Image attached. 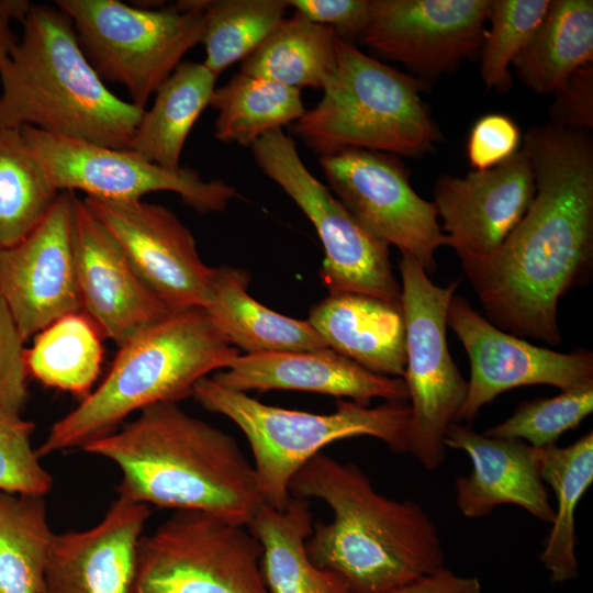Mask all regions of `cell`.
<instances>
[{
    "mask_svg": "<svg viewBox=\"0 0 593 593\" xmlns=\"http://www.w3.org/2000/svg\"><path fill=\"white\" fill-rule=\"evenodd\" d=\"M535 195L523 219L484 260L461 265L496 327L561 344L560 298L593 264V142L589 131L553 123L524 136Z\"/></svg>",
    "mask_w": 593,
    "mask_h": 593,
    "instance_id": "cell-1",
    "label": "cell"
},
{
    "mask_svg": "<svg viewBox=\"0 0 593 593\" xmlns=\"http://www.w3.org/2000/svg\"><path fill=\"white\" fill-rule=\"evenodd\" d=\"M289 491L331 508L333 519L313 525L305 550L316 567L340 575L353 593H385L445 567L430 515L413 500L377 492L357 465L318 452L294 474Z\"/></svg>",
    "mask_w": 593,
    "mask_h": 593,
    "instance_id": "cell-2",
    "label": "cell"
},
{
    "mask_svg": "<svg viewBox=\"0 0 593 593\" xmlns=\"http://www.w3.org/2000/svg\"><path fill=\"white\" fill-rule=\"evenodd\" d=\"M81 449L116 465L118 494L149 506L203 511L247 526L265 504L236 439L175 402L143 409Z\"/></svg>",
    "mask_w": 593,
    "mask_h": 593,
    "instance_id": "cell-3",
    "label": "cell"
},
{
    "mask_svg": "<svg viewBox=\"0 0 593 593\" xmlns=\"http://www.w3.org/2000/svg\"><path fill=\"white\" fill-rule=\"evenodd\" d=\"M0 74V127L131 149L144 109L116 97L86 57L71 19L32 4Z\"/></svg>",
    "mask_w": 593,
    "mask_h": 593,
    "instance_id": "cell-4",
    "label": "cell"
},
{
    "mask_svg": "<svg viewBox=\"0 0 593 593\" xmlns=\"http://www.w3.org/2000/svg\"><path fill=\"white\" fill-rule=\"evenodd\" d=\"M119 348L101 383L52 425L40 457L81 449L135 411L192 396L199 380L239 356L201 307L170 312Z\"/></svg>",
    "mask_w": 593,
    "mask_h": 593,
    "instance_id": "cell-5",
    "label": "cell"
},
{
    "mask_svg": "<svg viewBox=\"0 0 593 593\" xmlns=\"http://www.w3.org/2000/svg\"><path fill=\"white\" fill-rule=\"evenodd\" d=\"M421 83L339 38L323 97L293 123V133L320 157L350 148L422 156L441 134L423 103Z\"/></svg>",
    "mask_w": 593,
    "mask_h": 593,
    "instance_id": "cell-6",
    "label": "cell"
},
{
    "mask_svg": "<svg viewBox=\"0 0 593 593\" xmlns=\"http://www.w3.org/2000/svg\"><path fill=\"white\" fill-rule=\"evenodd\" d=\"M192 396L205 410L230 418L244 433L265 503L278 510L291 497L289 485L294 474L331 443L370 436L393 452H409V402L369 407L338 400L334 412L315 414L264 404L211 377L195 383Z\"/></svg>",
    "mask_w": 593,
    "mask_h": 593,
    "instance_id": "cell-7",
    "label": "cell"
},
{
    "mask_svg": "<svg viewBox=\"0 0 593 593\" xmlns=\"http://www.w3.org/2000/svg\"><path fill=\"white\" fill-rule=\"evenodd\" d=\"M55 5L71 19L100 78L123 86L144 110L187 52L201 43L203 0L158 9L120 0H56Z\"/></svg>",
    "mask_w": 593,
    "mask_h": 593,
    "instance_id": "cell-8",
    "label": "cell"
},
{
    "mask_svg": "<svg viewBox=\"0 0 593 593\" xmlns=\"http://www.w3.org/2000/svg\"><path fill=\"white\" fill-rule=\"evenodd\" d=\"M261 557L247 526L176 510L139 538L131 593H269Z\"/></svg>",
    "mask_w": 593,
    "mask_h": 593,
    "instance_id": "cell-9",
    "label": "cell"
},
{
    "mask_svg": "<svg viewBox=\"0 0 593 593\" xmlns=\"http://www.w3.org/2000/svg\"><path fill=\"white\" fill-rule=\"evenodd\" d=\"M406 366L403 380L411 406L409 452L427 470L441 466L446 432L456 422L468 382L455 365L446 337L447 311L460 280L435 284L421 264L401 254Z\"/></svg>",
    "mask_w": 593,
    "mask_h": 593,
    "instance_id": "cell-10",
    "label": "cell"
},
{
    "mask_svg": "<svg viewBox=\"0 0 593 593\" xmlns=\"http://www.w3.org/2000/svg\"><path fill=\"white\" fill-rule=\"evenodd\" d=\"M261 171L276 182L315 227L324 248L320 278L329 294L357 293L401 304V283L389 245L372 235L307 169L292 137L270 132L251 146Z\"/></svg>",
    "mask_w": 593,
    "mask_h": 593,
    "instance_id": "cell-11",
    "label": "cell"
},
{
    "mask_svg": "<svg viewBox=\"0 0 593 593\" xmlns=\"http://www.w3.org/2000/svg\"><path fill=\"white\" fill-rule=\"evenodd\" d=\"M20 130L59 192L79 190L89 198L127 201L170 191L201 213L224 211L237 197L236 189L223 180H205L188 167L164 168L132 149L60 137L32 126Z\"/></svg>",
    "mask_w": 593,
    "mask_h": 593,
    "instance_id": "cell-12",
    "label": "cell"
},
{
    "mask_svg": "<svg viewBox=\"0 0 593 593\" xmlns=\"http://www.w3.org/2000/svg\"><path fill=\"white\" fill-rule=\"evenodd\" d=\"M318 163L329 190L366 230L435 272V253L447 238L434 202L415 192L396 156L350 148L321 156Z\"/></svg>",
    "mask_w": 593,
    "mask_h": 593,
    "instance_id": "cell-13",
    "label": "cell"
},
{
    "mask_svg": "<svg viewBox=\"0 0 593 593\" xmlns=\"http://www.w3.org/2000/svg\"><path fill=\"white\" fill-rule=\"evenodd\" d=\"M447 326L462 343L471 369L456 422L470 423L484 405L514 388L546 384L567 391L593 385L592 351L564 354L535 346L493 325L462 296L451 298Z\"/></svg>",
    "mask_w": 593,
    "mask_h": 593,
    "instance_id": "cell-14",
    "label": "cell"
},
{
    "mask_svg": "<svg viewBox=\"0 0 593 593\" xmlns=\"http://www.w3.org/2000/svg\"><path fill=\"white\" fill-rule=\"evenodd\" d=\"M83 201L170 312L204 309L213 268L202 261L192 233L175 213L142 199Z\"/></svg>",
    "mask_w": 593,
    "mask_h": 593,
    "instance_id": "cell-15",
    "label": "cell"
},
{
    "mask_svg": "<svg viewBox=\"0 0 593 593\" xmlns=\"http://www.w3.org/2000/svg\"><path fill=\"white\" fill-rule=\"evenodd\" d=\"M75 192L60 191L42 221L19 243L0 247V294L22 338L81 312L72 246Z\"/></svg>",
    "mask_w": 593,
    "mask_h": 593,
    "instance_id": "cell-16",
    "label": "cell"
},
{
    "mask_svg": "<svg viewBox=\"0 0 593 593\" xmlns=\"http://www.w3.org/2000/svg\"><path fill=\"white\" fill-rule=\"evenodd\" d=\"M491 0H371L361 42L419 75L457 68L481 49Z\"/></svg>",
    "mask_w": 593,
    "mask_h": 593,
    "instance_id": "cell-17",
    "label": "cell"
},
{
    "mask_svg": "<svg viewBox=\"0 0 593 593\" xmlns=\"http://www.w3.org/2000/svg\"><path fill=\"white\" fill-rule=\"evenodd\" d=\"M535 195L530 158L524 147L506 161L465 177L443 176L434 204L461 265L492 256L525 215Z\"/></svg>",
    "mask_w": 593,
    "mask_h": 593,
    "instance_id": "cell-18",
    "label": "cell"
},
{
    "mask_svg": "<svg viewBox=\"0 0 593 593\" xmlns=\"http://www.w3.org/2000/svg\"><path fill=\"white\" fill-rule=\"evenodd\" d=\"M72 246L82 312L118 346L170 313L76 194Z\"/></svg>",
    "mask_w": 593,
    "mask_h": 593,
    "instance_id": "cell-19",
    "label": "cell"
},
{
    "mask_svg": "<svg viewBox=\"0 0 593 593\" xmlns=\"http://www.w3.org/2000/svg\"><path fill=\"white\" fill-rule=\"evenodd\" d=\"M150 514L149 505L118 494L93 527L54 534L42 593H131Z\"/></svg>",
    "mask_w": 593,
    "mask_h": 593,
    "instance_id": "cell-20",
    "label": "cell"
},
{
    "mask_svg": "<svg viewBox=\"0 0 593 593\" xmlns=\"http://www.w3.org/2000/svg\"><path fill=\"white\" fill-rule=\"evenodd\" d=\"M446 447L465 451L471 460L469 475L455 482V503L467 518H482L499 505L522 507L551 524L555 508L540 477L537 448L519 439L489 437L469 424L451 423Z\"/></svg>",
    "mask_w": 593,
    "mask_h": 593,
    "instance_id": "cell-21",
    "label": "cell"
},
{
    "mask_svg": "<svg viewBox=\"0 0 593 593\" xmlns=\"http://www.w3.org/2000/svg\"><path fill=\"white\" fill-rule=\"evenodd\" d=\"M211 378L245 393L278 389L348 398L362 405L372 399L409 402L403 378L369 371L331 348L239 355Z\"/></svg>",
    "mask_w": 593,
    "mask_h": 593,
    "instance_id": "cell-22",
    "label": "cell"
},
{
    "mask_svg": "<svg viewBox=\"0 0 593 593\" xmlns=\"http://www.w3.org/2000/svg\"><path fill=\"white\" fill-rule=\"evenodd\" d=\"M306 321L335 353L374 373L403 378L402 303L357 293L328 294L311 309Z\"/></svg>",
    "mask_w": 593,
    "mask_h": 593,
    "instance_id": "cell-23",
    "label": "cell"
},
{
    "mask_svg": "<svg viewBox=\"0 0 593 593\" xmlns=\"http://www.w3.org/2000/svg\"><path fill=\"white\" fill-rule=\"evenodd\" d=\"M249 280L244 269L213 268L204 310L233 346L246 354L328 348L307 321L278 313L249 295Z\"/></svg>",
    "mask_w": 593,
    "mask_h": 593,
    "instance_id": "cell-24",
    "label": "cell"
},
{
    "mask_svg": "<svg viewBox=\"0 0 593 593\" xmlns=\"http://www.w3.org/2000/svg\"><path fill=\"white\" fill-rule=\"evenodd\" d=\"M247 528L261 545L269 593H353L340 575L316 567L306 553L313 529L307 500L291 496L282 510L265 503Z\"/></svg>",
    "mask_w": 593,
    "mask_h": 593,
    "instance_id": "cell-25",
    "label": "cell"
},
{
    "mask_svg": "<svg viewBox=\"0 0 593 593\" xmlns=\"http://www.w3.org/2000/svg\"><path fill=\"white\" fill-rule=\"evenodd\" d=\"M217 76L203 63L183 61L159 86L144 110L131 149L167 169L180 168L186 141L210 105Z\"/></svg>",
    "mask_w": 593,
    "mask_h": 593,
    "instance_id": "cell-26",
    "label": "cell"
},
{
    "mask_svg": "<svg viewBox=\"0 0 593 593\" xmlns=\"http://www.w3.org/2000/svg\"><path fill=\"white\" fill-rule=\"evenodd\" d=\"M592 60L593 1L551 0L540 24L512 65L527 87L548 94Z\"/></svg>",
    "mask_w": 593,
    "mask_h": 593,
    "instance_id": "cell-27",
    "label": "cell"
},
{
    "mask_svg": "<svg viewBox=\"0 0 593 593\" xmlns=\"http://www.w3.org/2000/svg\"><path fill=\"white\" fill-rule=\"evenodd\" d=\"M537 457L540 477L557 499L540 562L551 582L564 583L579 575L574 517L578 504L593 482V433L566 447L537 448Z\"/></svg>",
    "mask_w": 593,
    "mask_h": 593,
    "instance_id": "cell-28",
    "label": "cell"
},
{
    "mask_svg": "<svg viewBox=\"0 0 593 593\" xmlns=\"http://www.w3.org/2000/svg\"><path fill=\"white\" fill-rule=\"evenodd\" d=\"M338 36L294 12L242 61L240 72L287 87L323 89L337 66Z\"/></svg>",
    "mask_w": 593,
    "mask_h": 593,
    "instance_id": "cell-29",
    "label": "cell"
},
{
    "mask_svg": "<svg viewBox=\"0 0 593 593\" xmlns=\"http://www.w3.org/2000/svg\"><path fill=\"white\" fill-rule=\"evenodd\" d=\"M101 335L82 311L57 318L38 332L31 348L25 349L27 376L83 399L101 370Z\"/></svg>",
    "mask_w": 593,
    "mask_h": 593,
    "instance_id": "cell-30",
    "label": "cell"
},
{
    "mask_svg": "<svg viewBox=\"0 0 593 593\" xmlns=\"http://www.w3.org/2000/svg\"><path fill=\"white\" fill-rule=\"evenodd\" d=\"M300 91L239 71L213 92L210 105L217 112L214 137L223 143L251 146L304 114Z\"/></svg>",
    "mask_w": 593,
    "mask_h": 593,
    "instance_id": "cell-31",
    "label": "cell"
},
{
    "mask_svg": "<svg viewBox=\"0 0 593 593\" xmlns=\"http://www.w3.org/2000/svg\"><path fill=\"white\" fill-rule=\"evenodd\" d=\"M54 534L44 496L0 491V593H42Z\"/></svg>",
    "mask_w": 593,
    "mask_h": 593,
    "instance_id": "cell-32",
    "label": "cell"
},
{
    "mask_svg": "<svg viewBox=\"0 0 593 593\" xmlns=\"http://www.w3.org/2000/svg\"><path fill=\"white\" fill-rule=\"evenodd\" d=\"M58 194L21 130L0 127V247L23 239Z\"/></svg>",
    "mask_w": 593,
    "mask_h": 593,
    "instance_id": "cell-33",
    "label": "cell"
},
{
    "mask_svg": "<svg viewBox=\"0 0 593 593\" xmlns=\"http://www.w3.org/2000/svg\"><path fill=\"white\" fill-rule=\"evenodd\" d=\"M288 0H203V64L217 77L247 58L284 19Z\"/></svg>",
    "mask_w": 593,
    "mask_h": 593,
    "instance_id": "cell-34",
    "label": "cell"
},
{
    "mask_svg": "<svg viewBox=\"0 0 593 593\" xmlns=\"http://www.w3.org/2000/svg\"><path fill=\"white\" fill-rule=\"evenodd\" d=\"M551 0H491L481 46L480 74L489 89L511 83L510 65L544 19Z\"/></svg>",
    "mask_w": 593,
    "mask_h": 593,
    "instance_id": "cell-35",
    "label": "cell"
},
{
    "mask_svg": "<svg viewBox=\"0 0 593 593\" xmlns=\"http://www.w3.org/2000/svg\"><path fill=\"white\" fill-rule=\"evenodd\" d=\"M593 411V385L561 391L552 398L521 403L504 422L488 428L489 437L519 439L535 448L556 445Z\"/></svg>",
    "mask_w": 593,
    "mask_h": 593,
    "instance_id": "cell-36",
    "label": "cell"
},
{
    "mask_svg": "<svg viewBox=\"0 0 593 593\" xmlns=\"http://www.w3.org/2000/svg\"><path fill=\"white\" fill-rule=\"evenodd\" d=\"M34 424L0 409V491L45 496L53 486L31 437Z\"/></svg>",
    "mask_w": 593,
    "mask_h": 593,
    "instance_id": "cell-37",
    "label": "cell"
},
{
    "mask_svg": "<svg viewBox=\"0 0 593 593\" xmlns=\"http://www.w3.org/2000/svg\"><path fill=\"white\" fill-rule=\"evenodd\" d=\"M18 325L0 294V409L21 413L27 400L26 369Z\"/></svg>",
    "mask_w": 593,
    "mask_h": 593,
    "instance_id": "cell-38",
    "label": "cell"
},
{
    "mask_svg": "<svg viewBox=\"0 0 593 593\" xmlns=\"http://www.w3.org/2000/svg\"><path fill=\"white\" fill-rule=\"evenodd\" d=\"M521 145V131L507 115L491 113L472 126L467 142V157L474 171L496 167L506 161Z\"/></svg>",
    "mask_w": 593,
    "mask_h": 593,
    "instance_id": "cell-39",
    "label": "cell"
},
{
    "mask_svg": "<svg viewBox=\"0 0 593 593\" xmlns=\"http://www.w3.org/2000/svg\"><path fill=\"white\" fill-rule=\"evenodd\" d=\"M288 4L347 43L361 38L371 13V0H288Z\"/></svg>",
    "mask_w": 593,
    "mask_h": 593,
    "instance_id": "cell-40",
    "label": "cell"
},
{
    "mask_svg": "<svg viewBox=\"0 0 593 593\" xmlns=\"http://www.w3.org/2000/svg\"><path fill=\"white\" fill-rule=\"evenodd\" d=\"M550 107L556 125L589 131L593 127V66L585 65L573 71L553 92Z\"/></svg>",
    "mask_w": 593,
    "mask_h": 593,
    "instance_id": "cell-41",
    "label": "cell"
},
{
    "mask_svg": "<svg viewBox=\"0 0 593 593\" xmlns=\"http://www.w3.org/2000/svg\"><path fill=\"white\" fill-rule=\"evenodd\" d=\"M385 593H482V585L477 577L460 575L444 567Z\"/></svg>",
    "mask_w": 593,
    "mask_h": 593,
    "instance_id": "cell-42",
    "label": "cell"
},
{
    "mask_svg": "<svg viewBox=\"0 0 593 593\" xmlns=\"http://www.w3.org/2000/svg\"><path fill=\"white\" fill-rule=\"evenodd\" d=\"M30 7L27 0H0V74L18 42L11 24L21 22Z\"/></svg>",
    "mask_w": 593,
    "mask_h": 593,
    "instance_id": "cell-43",
    "label": "cell"
}]
</instances>
